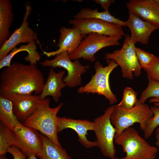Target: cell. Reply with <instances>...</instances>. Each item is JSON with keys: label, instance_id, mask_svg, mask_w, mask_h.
Masks as SVG:
<instances>
[{"label": "cell", "instance_id": "obj_1", "mask_svg": "<svg viewBox=\"0 0 159 159\" xmlns=\"http://www.w3.org/2000/svg\"><path fill=\"white\" fill-rule=\"evenodd\" d=\"M42 72L36 64L15 62L5 67L0 75V96L13 94L40 95L45 83Z\"/></svg>", "mask_w": 159, "mask_h": 159}, {"label": "cell", "instance_id": "obj_2", "mask_svg": "<svg viewBox=\"0 0 159 159\" xmlns=\"http://www.w3.org/2000/svg\"><path fill=\"white\" fill-rule=\"evenodd\" d=\"M50 102L49 97L42 100L35 111L24 121L23 125L39 131L54 144L62 147L57 135V115L63 103L51 108Z\"/></svg>", "mask_w": 159, "mask_h": 159}, {"label": "cell", "instance_id": "obj_3", "mask_svg": "<svg viewBox=\"0 0 159 159\" xmlns=\"http://www.w3.org/2000/svg\"><path fill=\"white\" fill-rule=\"evenodd\" d=\"M153 115L148 105L140 103L138 100L135 106L130 109L115 105L110 117L111 123L116 131L115 138L135 123H139L140 129L144 132L147 121Z\"/></svg>", "mask_w": 159, "mask_h": 159}, {"label": "cell", "instance_id": "obj_4", "mask_svg": "<svg viewBox=\"0 0 159 159\" xmlns=\"http://www.w3.org/2000/svg\"><path fill=\"white\" fill-rule=\"evenodd\" d=\"M114 143L121 145L126 155L121 159H155L157 148L150 145L134 127L125 129L114 138Z\"/></svg>", "mask_w": 159, "mask_h": 159}, {"label": "cell", "instance_id": "obj_5", "mask_svg": "<svg viewBox=\"0 0 159 159\" xmlns=\"http://www.w3.org/2000/svg\"><path fill=\"white\" fill-rule=\"evenodd\" d=\"M108 65L103 67L100 62L96 61L95 64V73L90 81L85 85L77 90L79 93L97 94L104 96L112 105L117 102L116 95L111 90L109 83V77L111 72L118 66L112 59H107Z\"/></svg>", "mask_w": 159, "mask_h": 159}, {"label": "cell", "instance_id": "obj_6", "mask_svg": "<svg viewBox=\"0 0 159 159\" xmlns=\"http://www.w3.org/2000/svg\"><path fill=\"white\" fill-rule=\"evenodd\" d=\"M125 37L122 48L106 53L104 58L115 61L121 68L122 77L132 80L133 74L136 77L140 75L142 68L137 56L135 44L129 35L126 34Z\"/></svg>", "mask_w": 159, "mask_h": 159}, {"label": "cell", "instance_id": "obj_7", "mask_svg": "<svg viewBox=\"0 0 159 159\" xmlns=\"http://www.w3.org/2000/svg\"><path fill=\"white\" fill-rule=\"evenodd\" d=\"M114 106L107 108L102 115L96 118L93 122L97 146L104 156L111 159H115L116 153L114 143L116 131L110 120Z\"/></svg>", "mask_w": 159, "mask_h": 159}, {"label": "cell", "instance_id": "obj_8", "mask_svg": "<svg viewBox=\"0 0 159 159\" xmlns=\"http://www.w3.org/2000/svg\"><path fill=\"white\" fill-rule=\"evenodd\" d=\"M122 37L108 36L92 33L82 39L78 48L69 54L71 60L82 58L91 62L96 59L95 54L100 49L105 47L118 46Z\"/></svg>", "mask_w": 159, "mask_h": 159}, {"label": "cell", "instance_id": "obj_9", "mask_svg": "<svg viewBox=\"0 0 159 159\" xmlns=\"http://www.w3.org/2000/svg\"><path fill=\"white\" fill-rule=\"evenodd\" d=\"M40 64L44 67H49L52 68L62 67L65 69L67 74L63 78V80L67 86L71 88L81 85V76L89 68L88 65H83L78 59L72 62L69 54L66 52L57 55L52 59H46Z\"/></svg>", "mask_w": 159, "mask_h": 159}, {"label": "cell", "instance_id": "obj_10", "mask_svg": "<svg viewBox=\"0 0 159 159\" xmlns=\"http://www.w3.org/2000/svg\"><path fill=\"white\" fill-rule=\"evenodd\" d=\"M69 23L80 30L83 38L92 33L108 36L122 37L126 35L122 26L98 19H74L70 20Z\"/></svg>", "mask_w": 159, "mask_h": 159}, {"label": "cell", "instance_id": "obj_11", "mask_svg": "<svg viewBox=\"0 0 159 159\" xmlns=\"http://www.w3.org/2000/svg\"><path fill=\"white\" fill-rule=\"evenodd\" d=\"M32 10L30 5L26 4L25 12L21 26L15 30L0 47V60L6 56L17 45L22 43H28L37 39L36 33L29 27L27 21Z\"/></svg>", "mask_w": 159, "mask_h": 159}, {"label": "cell", "instance_id": "obj_12", "mask_svg": "<svg viewBox=\"0 0 159 159\" xmlns=\"http://www.w3.org/2000/svg\"><path fill=\"white\" fill-rule=\"evenodd\" d=\"M14 134L16 147L26 156L36 155L39 153L42 147L40 134L37 130L28 127L21 124L12 130Z\"/></svg>", "mask_w": 159, "mask_h": 159}, {"label": "cell", "instance_id": "obj_13", "mask_svg": "<svg viewBox=\"0 0 159 159\" xmlns=\"http://www.w3.org/2000/svg\"><path fill=\"white\" fill-rule=\"evenodd\" d=\"M67 128L71 129L76 132L78 135L79 142L86 148L97 146L95 141H89L86 137L88 135V131H94L93 122L87 120L74 119L58 116V132Z\"/></svg>", "mask_w": 159, "mask_h": 159}, {"label": "cell", "instance_id": "obj_14", "mask_svg": "<svg viewBox=\"0 0 159 159\" xmlns=\"http://www.w3.org/2000/svg\"><path fill=\"white\" fill-rule=\"evenodd\" d=\"M11 101L13 111L18 120L25 121L37 110L42 100L40 95L13 94L6 97Z\"/></svg>", "mask_w": 159, "mask_h": 159}, {"label": "cell", "instance_id": "obj_15", "mask_svg": "<svg viewBox=\"0 0 159 159\" xmlns=\"http://www.w3.org/2000/svg\"><path fill=\"white\" fill-rule=\"evenodd\" d=\"M129 16L125 21L126 26L130 29L132 41L135 44L138 42L147 44L152 33L159 27L149 22L145 21L135 14L129 11Z\"/></svg>", "mask_w": 159, "mask_h": 159}, {"label": "cell", "instance_id": "obj_16", "mask_svg": "<svg viewBox=\"0 0 159 159\" xmlns=\"http://www.w3.org/2000/svg\"><path fill=\"white\" fill-rule=\"evenodd\" d=\"M56 51L47 52L43 51V54L48 57L56 56L61 53L67 52L69 54L73 53L78 47L83 38L80 30L73 27L71 28L61 27Z\"/></svg>", "mask_w": 159, "mask_h": 159}, {"label": "cell", "instance_id": "obj_17", "mask_svg": "<svg viewBox=\"0 0 159 159\" xmlns=\"http://www.w3.org/2000/svg\"><path fill=\"white\" fill-rule=\"evenodd\" d=\"M126 5L129 11L159 27V4L155 0H130Z\"/></svg>", "mask_w": 159, "mask_h": 159}, {"label": "cell", "instance_id": "obj_18", "mask_svg": "<svg viewBox=\"0 0 159 159\" xmlns=\"http://www.w3.org/2000/svg\"><path fill=\"white\" fill-rule=\"evenodd\" d=\"M66 72L65 70H60L56 72L52 68H50L46 81L43 85L40 95L42 100L48 96H51L55 102H58L61 96V90L67 86L63 80Z\"/></svg>", "mask_w": 159, "mask_h": 159}, {"label": "cell", "instance_id": "obj_19", "mask_svg": "<svg viewBox=\"0 0 159 159\" xmlns=\"http://www.w3.org/2000/svg\"><path fill=\"white\" fill-rule=\"evenodd\" d=\"M13 7L9 0H0V46L9 38L14 19Z\"/></svg>", "mask_w": 159, "mask_h": 159}, {"label": "cell", "instance_id": "obj_20", "mask_svg": "<svg viewBox=\"0 0 159 159\" xmlns=\"http://www.w3.org/2000/svg\"><path fill=\"white\" fill-rule=\"evenodd\" d=\"M26 51L28 53L25 57L26 61L29 62L30 64H36L40 59V56L37 51V48L35 41L28 43L26 45H21L19 47L14 48L6 56L0 60V69L9 66L11 61L14 56L17 53L21 51Z\"/></svg>", "mask_w": 159, "mask_h": 159}, {"label": "cell", "instance_id": "obj_21", "mask_svg": "<svg viewBox=\"0 0 159 159\" xmlns=\"http://www.w3.org/2000/svg\"><path fill=\"white\" fill-rule=\"evenodd\" d=\"M42 147L36 156L40 159H72L65 149L54 144L47 137L40 134Z\"/></svg>", "mask_w": 159, "mask_h": 159}, {"label": "cell", "instance_id": "obj_22", "mask_svg": "<svg viewBox=\"0 0 159 159\" xmlns=\"http://www.w3.org/2000/svg\"><path fill=\"white\" fill-rule=\"evenodd\" d=\"M0 120L1 122L11 130L21 124L14 115L13 105L9 99L0 96Z\"/></svg>", "mask_w": 159, "mask_h": 159}, {"label": "cell", "instance_id": "obj_23", "mask_svg": "<svg viewBox=\"0 0 159 159\" xmlns=\"http://www.w3.org/2000/svg\"><path fill=\"white\" fill-rule=\"evenodd\" d=\"M74 19H82L95 18L113 23L121 26H126L125 21L112 15L109 11L99 12L98 9L94 10L89 8L82 9L80 11L73 16Z\"/></svg>", "mask_w": 159, "mask_h": 159}, {"label": "cell", "instance_id": "obj_24", "mask_svg": "<svg viewBox=\"0 0 159 159\" xmlns=\"http://www.w3.org/2000/svg\"><path fill=\"white\" fill-rule=\"evenodd\" d=\"M16 146L15 137L12 130L2 122L0 123V156L7 152L10 147Z\"/></svg>", "mask_w": 159, "mask_h": 159}, {"label": "cell", "instance_id": "obj_25", "mask_svg": "<svg viewBox=\"0 0 159 159\" xmlns=\"http://www.w3.org/2000/svg\"><path fill=\"white\" fill-rule=\"evenodd\" d=\"M137 93L131 87H126L124 90L122 100L117 105L123 108H133L137 102Z\"/></svg>", "mask_w": 159, "mask_h": 159}, {"label": "cell", "instance_id": "obj_26", "mask_svg": "<svg viewBox=\"0 0 159 159\" xmlns=\"http://www.w3.org/2000/svg\"><path fill=\"white\" fill-rule=\"evenodd\" d=\"M148 84L147 87L142 92L139 102L145 104L146 100L150 98L159 97V82L148 78Z\"/></svg>", "mask_w": 159, "mask_h": 159}, {"label": "cell", "instance_id": "obj_27", "mask_svg": "<svg viewBox=\"0 0 159 159\" xmlns=\"http://www.w3.org/2000/svg\"><path fill=\"white\" fill-rule=\"evenodd\" d=\"M136 52L138 59L142 69L149 68L156 60L159 59V57L138 47H136Z\"/></svg>", "mask_w": 159, "mask_h": 159}, {"label": "cell", "instance_id": "obj_28", "mask_svg": "<svg viewBox=\"0 0 159 159\" xmlns=\"http://www.w3.org/2000/svg\"><path fill=\"white\" fill-rule=\"evenodd\" d=\"M150 108L153 115L147 121L145 129L144 131V137L146 139L151 136L155 129L159 125V107L151 106Z\"/></svg>", "mask_w": 159, "mask_h": 159}, {"label": "cell", "instance_id": "obj_29", "mask_svg": "<svg viewBox=\"0 0 159 159\" xmlns=\"http://www.w3.org/2000/svg\"><path fill=\"white\" fill-rule=\"evenodd\" d=\"M143 69L148 78L159 82V59L156 60L149 68Z\"/></svg>", "mask_w": 159, "mask_h": 159}, {"label": "cell", "instance_id": "obj_30", "mask_svg": "<svg viewBox=\"0 0 159 159\" xmlns=\"http://www.w3.org/2000/svg\"><path fill=\"white\" fill-rule=\"evenodd\" d=\"M7 152L11 154L13 159H25L26 155L17 147L12 146L8 149Z\"/></svg>", "mask_w": 159, "mask_h": 159}, {"label": "cell", "instance_id": "obj_31", "mask_svg": "<svg viewBox=\"0 0 159 159\" xmlns=\"http://www.w3.org/2000/svg\"><path fill=\"white\" fill-rule=\"evenodd\" d=\"M96 3L100 4L102 7L105 11H109L108 9L112 4L114 3V0H95Z\"/></svg>", "mask_w": 159, "mask_h": 159}, {"label": "cell", "instance_id": "obj_32", "mask_svg": "<svg viewBox=\"0 0 159 159\" xmlns=\"http://www.w3.org/2000/svg\"><path fill=\"white\" fill-rule=\"evenodd\" d=\"M150 103H154L155 106H159V97H152L149 100Z\"/></svg>", "mask_w": 159, "mask_h": 159}, {"label": "cell", "instance_id": "obj_33", "mask_svg": "<svg viewBox=\"0 0 159 159\" xmlns=\"http://www.w3.org/2000/svg\"><path fill=\"white\" fill-rule=\"evenodd\" d=\"M155 138L157 140L155 145L159 148V127H158L155 130Z\"/></svg>", "mask_w": 159, "mask_h": 159}, {"label": "cell", "instance_id": "obj_34", "mask_svg": "<svg viewBox=\"0 0 159 159\" xmlns=\"http://www.w3.org/2000/svg\"><path fill=\"white\" fill-rule=\"evenodd\" d=\"M36 155H32L28 157L26 159H37L36 157Z\"/></svg>", "mask_w": 159, "mask_h": 159}, {"label": "cell", "instance_id": "obj_35", "mask_svg": "<svg viewBox=\"0 0 159 159\" xmlns=\"http://www.w3.org/2000/svg\"><path fill=\"white\" fill-rule=\"evenodd\" d=\"M0 159H8L4 155H1L0 156Z\"/></svg>", "mask_w": 159, "mask_h": 159}, {"label": "cell", "instance_id": "obj_36", "mask_svg": "<svg viewBox=\"0 0 159 159\" xmlns=\"http://www.w3.org/2000/svg\"><path fill=\"white\" fill-rule=\"evenodd\" d=\"M115 159H118V158L117 157H115Z\"/></svg>", "mask_w": 159, "mask_h": 159}]
</instances>
